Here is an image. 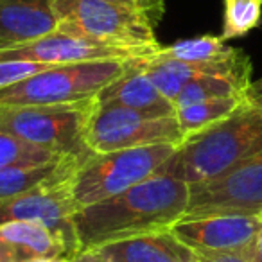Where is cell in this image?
<instances>
[{"mask_svg":"<svg viewBox=\"0 0 262 262\" xmlns=\"http://www.w3.org/2000/svg\"><path fill=\"white\" fill-rule=\"evenodd\" d=\"M248 257H250L251 262H262V232L258 233L253 246L248 250Z\"/></svg>","mask_w":262,"mask_h":262,"instance_id":"obj_26","label":"cell"},{"mask_svg":"<svg viewBox=\"0 0 262 262\" xmlns=\"http://www.w3.org/2000/svg\"><path fill=\"white\" fill-rule=\"evenodd\" d=\"M127 59L54 65L26 81L0 88V104H69L95 99L124 70Z\"/></svg>","mask_w":262,"mask_h":262,"instance_id":"obj_6","label":"cell"},{"mask_svg":"<svg viewBox=\"0 0 262 262\" xmlns=\"http://www.w3.org/2000/svg\"><path fill=\"white\" fill-rule=\"evenodd\" d=\"M58 31L51 0H0V51L36 41Z\"/></svg>","mask_w":262,"mask_h":262,"instance_id":"obj_16","label":"cell"},{"mask_svg":"<svg viewBox=\"0 0 262 262\" xmlns=\"http://www.w3.org/2000/svg\"><path fill=\"white\" fill-rule=\"evenodd\" d=\"M194 262H251L248 253L228 251V253H198Z\"/></svg>","mask_w":262,"mask_h":262,"instance_id":"obj_24","label":"cell"},{"mask_svg":"<svg viewBox=\"0 0 262 262\" xmlns=\"http://www.w3.org/2000/svg\"><path fill=\"white\" fill-rule=\"evenodd\" d=\"M262 151V102L246 94L235 112L189 135L176 146L158 174L189 185L219 176Z\"/></svg>","mask_w":262,"mask_h":262,"instance_id":"obj_2","label":"cell"},{"mask_svg":"<svg viewBox=\"0 0 262 262\" xmlns=\"http://www.w3.org/2000/svg\"><path fill=\"white\" fill-rule=\"evenodd\" d=\"M142 58L127 59L122 72L97 94V102L106 106H124L157 117L176 115L174 102L164 97L155 86L144 69Z\"/></svg>","mask_w":262,"mask_h":262,"instance_id":"obj_14","label":"cell"},{"mask_svg":"<svg viewBox=\"0 0 262 262\" xmlns=\"http://www.w3.org/2000/svg\"><path fill=\"white\" fill-rule=\"evenodd\" d=\"M74 257L61 233L38 223L9 221L0 225V262H38Z\"/></svg>","mask_w":262,"mask_h":262,"instance_id":"obj_15","label":"cell"},{"mask_svg":"<svg viewBox=\"0 0 262 262\" xmlns=\"http://www.w3.org/2000/svg\"><path fill=\"white\" fill-rule=\"evenodd\" d=\"M244 97L246 95H241V97L210 99V101H201L189 106L176 108V120H178V126L183 139L189 135H194V133L205 129V127L212 126V124L219 122L225 117H228L230 113L239 108V104L243 102Z\"/></svg>","mask_w":262,"mask_h":262,"instance_id":"obj_19","label":"cell"},{"mask_svg":"<svg viewBox=\"0 0 262 262\" xmlns=\"http://www.w3.org/2000/svg\"><path fill=\"white\" fill-rule=\"evenodd\" d=\"M183 140L176 115L157 117L124 106H95L86 127L92 153H108L153 144H180Z\"/></svg>","mask_w":262,"mask_h":262,"instance_id":"obj_7","label":"cell"},{"mask_svg":"<svg viewBox=\"0 0 262 262\" xmlns=\"http://www.w3.org/2000/svg\"><path fill=\"white\" fill-rule=\"evenodd\" d=\"M196 253H248L262 232V214H210L183 217L171 226Z\"/></svg>","mask_w":262,"mask_h":262,"instance_id":"obj_9","label":"cell"},{"mask_svg":"<svg viewBox=\"0 0 262 262\" xmlns=\"http://www.w3.org/2000/svg\"><path fill=\"white\" fill-rule=\"evenodd\" d=\"M63 158L61 155H56L43 147H36L33 144H27L16 137L9 135L8 131L0 127V167L18 164H40V162L56 160Z\"/></svg>","mask_w":262,"mask_h":262,"instance_id":"obj_22","label":"cell"},{"mask_svg":"<svg viewBox=\"0 0 262 262\" xmlns=\"http://www.w3.org/2000/svg\"><path fill=\"white\" fill-rule=\"evenodd\" d=\"M139 4L147 11V15L158 22L164 15V0H139Z\"/></svg>","mask_w":262,"mask_h":262,"instance_id":"obj_25","label":"cell"},{"mask_svg":"<svg viewBox=\"0 0 262 262\" xmlns=\"http://www.w3.org/2000/svg\"><path fill=\"white\" fill-rule=\"evenodd\" d=\"M149 56L137 49L119 47L86 36L54 31L36 41L0 51V59H29L49 65L101 61V59H131Z\"/></svg>","mask_w":262,"mask_h":262,"instance_id":"obj_11","label":"cell"},{"mask_svg":"<svg viewBox=\"0 0 262 262\" xmlns=\"http://www.w3.org/2000/svg\"><path fill=\"white\" fill-rule=\"evenodd\" d=\"M262 18V0H225L223 40L241 38L258 27Z\"/></svg>","mask_w":262,"mask_h":262,"instance_id":"obj_21","label":"cell"},{"mask_svg":"<svg viewBox=\"0 0 262 262\" xmlns=\"http://www.w3.org/2000/svg\"><path fill=\"white\" fill-rule=\"evenodd\" d=\"M248 94L251 95H262V77L257 81H251L250 88H248Z\"/></svg>","mask_w":262,"mask_h":262,"instance_id":"obj_27","label":"cell"},{"mask_svg":"<svg viewBox=\"0 0 262 262\" xmlns=\"http://www.w3.org/2000/svg\"><path fill=\"white\" fill-rule=\"evenodd\" d=\"M142 65L146 69L147 76L155 83V86L162 92L164 97L174 102L185 84L198 79L201 76H210V74H230V76L239 77H251V61L243 51L237 49L233 56L219 61H207V63H187L176 61V59L160 58L153 52L149 56H144Z\"/></svg>","mask_w":262,"mask_h":262,"instance_id":"obj_13","label":"cell"},{"mask_svg":"<svg viewBox=\"0 0 262 262\" xmlns=\"http://www.w3.org/2000/svg\"><path fill=\"white\" fill-rule=\"evenodd\" d=\"M79 210L70 187V180L56 185L38 187L29 192L0 200V225L9 221L38 223L61 233L77 255L74 215Z\"/></svg>","mask_w":262,"mask_h":262,"instance_id":"obj_10","label":"cell"},{"mask_svg":"<svg viewBox=\"0 0 262 262\" xmlns=\"http://www.w3.org/2000/svg\"><path fill=\"white\" fill-rule=\"evenodd\" d=\"M58 31L153 54L155 20L139 0H51Z\"/></svg>","mask_w":262,"mask_h":262,"instance_id":"obj_3","label":"cell"},{"mask_svg":"<svg viewBox=\"0 0 262 262\" xmlns=\"http://www.w3.org/2000/svg\"><path fill=\"white\" fill-rule=\"evenodd\" d=\"M38 262H76L72 257H56V258H47V260H38Z\"/></svg>","mask_w":262,"mask_h":262,"instance_id":"obj_28","label":"cell"},{"mask_svg":"<svg viewBox=\"0 0 262 262\" xmlns=\"http://www.w3.org/2000/svg\"><path fill=\"white\" fill-rule=\"evenodd\" d=\"M237 49L225 43L221 36H205L189 38V40H180L169 47H160L155 54L160 58L176 59V61L187 63H207V61H219L233 56Z\"/></svg>","mask_w":262,"mask_h":262,"instance_id":"obj_20","label":"cell"},{"mask_svg":"<svg viewBox=\"0 0 262 262\" xmlns=\"http://www.w3.org/2000/svg\"><path fill=\"white\" fill-rule=\"evenodd\" d=\"M54 65L29 59H0V88L11 86L20 81H26Z\"/></svg>","mask_w":262,"mask_h":262,"instance_id":"obj_23","label":"cell"},{"mask_svg":"<svg viewBox=\"0 0 262 262\" xmlns=\"http://www.w3.org/2000/svg\"><path fill=\"white\" fill-rule=\"evenodd\" d=\"M250 84V77L230 76V74L201 76L183 86L180 95L174 99V106L176 108H182V106H189L201 101H210V99L241 97V95L248 94Z\"/></svg>","mask_w":262,"mask_h":262,"instance_id":"obj_18","label":"cell"},{"mask_svg":"<svg viewBox=\"0 0 262 262\" xmlns=\"http://www.w3.org/2000/svg\"><path fill=\"white\" fill-rule=\"evenodd\" d=\"M97 99L69 104H0V127L9 135L81 162L94 155L86 146V127Z\"/></svg>","mask_w":262,"mask_h":262,"instance_id":"obj_4","label":"cell"},{"mask_svg":"<svg viewBox=\"0 0 262 262\" xmlns=\"http://www.w3.org/2000/svg\"><path fill=\"white\" fill-rule=\"evenodd\" d=\"M81 164L76 157H63L40 164H18L0 167V200L29 192L38 187L56 185L74 176Z\"/></svg>","mask_w":262,"mask_h":262,"instance_id":"obj_17","label":"cell"},{"mask_svg":"<svg viewBox=\"0 0 262 262\" xmlns=\"http://www.w3.org/2000/svg\"><path fill=\"white\" fill-rule=\"evenodd\" d=\"M76 262H194L198 253L174 235L171 228L122 237L83 250Z\"/></svg>","mask_w":262,"mask_h":262,"instance_id":"obj_12","label":"cell"},{"mask_svg":"<svg viewBox=\"0 0 262 262\" xmlns=\"http://www.w3.org/2000/svg\"><path fill=\"white\" fill-rule=\"evenodd\" d=\"M210 214H262V151L215 178L190 185L185 217Z\"/></svg>","mask_w":262,"mask_h":262,"instance_id":"obj_8","label":"cell"},{"mask_svg":"<svg viewBox=\"0 0 262 262\" xmlns=\"http://www.w3.org/2000/svg\"><path fill=\"white\" fill-rule=\"evenodd\" d=\"M189 200V183L157 174L119 196L79 208L74 215L77 253L122 237L171 228L185 217Z\"/></svg>","mask_w":262,"mask_h":262,"instance_id":"obj_1","label":"cell"},{"mask_svg":"<svg viewBox=\"0 0 262 262\" xmlns=\"http://www.w3.org/2000/svg\"><path fill=\"white\" fill-rule=\"evenodd\" d=\"M178 144H153L94 153L77 165L70 187L79 208L126 192L157 176Z\"/></svg>","mask_w":262,"mask_h":262,"instance_id":"obj_5","label":"cell"}]
</instances>
